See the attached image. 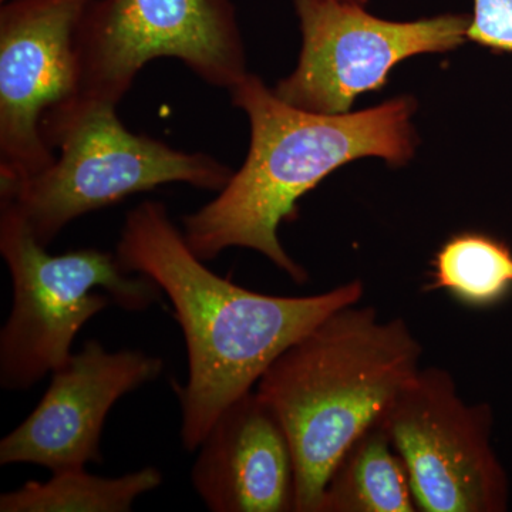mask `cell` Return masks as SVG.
<instances>
[{
	"mask_svg": "<svg viewBox=\"0 0 512 512\" xmlns=\"http://www.w3.org/2000/svg\"><path fill=\"white\" fill-rule=\"evenodd\" d=\"M116 254L128 272L160 286L183 330L188 377L175 392L183 410L181 440L190 453L289 346L365 293L360 281L311 296L242 288L204 265L160 201L141 202L128 212Z\"/></svg>",
	"mask_w": 512,
	"mask_h": 512,
	"instance_id": "1",
	"label": "cell"
},
{
	"mask_svg": "<svg viewBox=\"0 0 512 512\" xmlns=\"http://www.w3.org/2000/svg\"><path fill=\"white\" fill-rule=\"evenodd\" d=\"M229 94L251 126L247 158L214 200L185 215V241L204 262L229 248L252 249L305 284L308 272L279 239L282 222L295 220L303 195L343 165L367 157L409 163L419 144L417 101L400 96L355 113H313L286 103L252 73Z\"/></svg>",
	"mask_w": 512,
	"mask_h": 512,
	"instance_id": "2",
	"label": "cell"
},
{
	"mask_svg": "<svg viewBox=\"0 0 512 512\" xmlns=\"http://www.w3.org/2000/svg\"><path fill=\"white\" fill-rule=\"evenodd\" d=\"M356 305L296 340L256 387L291 446L295 512H319L340 458L421 369V345L404 320L382 322Z\"/></svg>",
	"mask_w": 512,
	"mask_h": 512,
	"instance_id": "3",
	"label": "cell"
},
{
	"mask_svg": "<svg viewBox=\"0 0 512 512\" xmlns=\"http://www.w3.org/2000/svg\"><path fill=\"white\" fill-rule=\"evenodd\" d=\"M37 241L22 212L0 200V254L13 285V306L0 332V384L10 392L35 386L73 355L80 329L111 302L147 311L161 289L128 272L119 256L87 248L52 255Z\"/></svg>",
	"mask_w": 512,
	"mask_h": 512,
	"instance_id": "4",
	"label": "cell"
},
{
	"mask_svg": "<svg viewBox=\"0 0 512 512\" xmlns=\"http://www.w3.org/2000/svg\"><path fill=\"white\" fill-rule=\"evenodd\" d=\"M74 52L76 89L43 119V136L90 107L119 106L141 69L161 57L228 92L249 73L231 0H93Z\"/></svg>",
	"mask_w": 512,
	"mask_h": 512,
	"instance_id": "5",
	"label": "cell"
},
{
	"mask_svg": "<svg viewBox=\"0 0 512 512\" xmlns=\"http://www.w3.org/2000/svg\"><path fill=\"white\" fill-rule=\"evenodd\" d=\"M43 137L56 153L53 164L28 180L0 184V200L22 212L45 247L70 222L130 195L177 183L220 192L234 174L210 154L131 133L113 106L90 107Z\"/></svg>",
	"mask_w": 512,
	"mask_h": 512,
	"instance_id": "6",
	"label": "cell"
},
{
	"mask_svg": "<svg viewBox=\"0 0 512 512\" xmlns=\"http://www.w3.org/2000/svg\"><path fill=\"white\" fill-rule=\"evenodd\" d=\"M379 424L406 467L417 510H507L510 488L491 446L490 406L467 403L446 370L420 369Z\"/></svg>",
	"mask_w": 512,
	"mask_h": 512,
	"instance_id": "7",
	"label": "cell"
},
{
	"mask_svg": "<svg viewBox=\"0 0 512 512\" xmlns=\"http://www.w3.org/2000/svg\"><path fill=\"white\" fill-rule=\"evenodd\" d=\"M302 33L295 70L274 87L286 103L320 114L352 110L357 97L383 89L397 64L446 53L467 40L471 15L446 13L393 22L345 0H292Z\"/></svg>",
	"mask_w": 512,
	"mask_h": 512,
	"instance_id": "8",
	"label": "cell"
},
{
	"mask_svg": "<svg viewBox=\"0 0 512 512\" xmlns=\"http://www.w3.org/2000/svg\"><path fill=\"white\" fill-rule=\"evenodd\" d=\"M93 0H8L0 8V184L45 171L42 121L76 89L74 36Z\"/></svg>",
	"mask_w": 512,
	"mask_h": 512,
	"instance_id": "9",
	"label": "cell"
},
{
	"mask_svg": "<svg viewBox=\"0 0 512 512\" xmlns=\"http://www.w3.org/2000/svg\"><path fill=\"white\" fill-rule=\"evenodd\" d=\"M161 357L141 350L110 352L99 340L52 373L35 410L0 441V464H36L52 473L101 464V433L114 404L161 376Z\"/></svg>",
	"mask_w": 512,
	"mask_h": 512,
	"instance_id": "10",
	"label": "cell"
},
{
	"mask_svg": "<svg viewBox=\"0 0 512 512\" xmlns=\"http://www.w3.org/2000/svg\"><path fill=\"white\" fill-rule=\"evenodd\" d=\"M191 471L212 512H295V466L278 417L256 392L220 414Z\"/></svg>",
	"mask_w": 512,
	"mask_h": 512,
	"instance_id": "11",
	"label": "cell"
},
{
	"mask_svg": "<svg viewBox=\"0 0 512 512\" xmlns=\"http://www.w3.org/2000/svg\"><path fill=\"white\" fill-rule=\"evenodd\" d=\"M409 474L379 423L352 444L333 470L319 512H414Z\"/></svg>",
	"mask_w": 512,
	"mask_h": 512,
	"instance_id": "12",
	"label": "cell"
},
{
	"mask_svg": "<svg viewBox=\"0 0 512 512\" xmlns=\"http://www.w3.org/2000/svg\"><path fill=\"white\" fill-rule=\"evenodd\" d=\"M163 483L156 467L121 477L93 476L86 468L53 473L47 481H28L0 495L2 512H128L141 495Z\"/></svg>",
	"mask_w": 512,
	"mask_h": 512,
	"instance_id": "13",
	"label": "cell"
},
{
	"mask_svg": "<svg viewBox=\"0 0 512 512\" xmlns=\"http://www.w3.org/2000/svg\"><path fill=\"white\" fill-rule=\"evenodd\" d=\"M512 285V251L481 232H460L433 259L427 291H447L464 303L490 305Z\"/></svg>",
	"mask_w": 512,
	"mask_h": 512,
	"instance_id": "14",
	"label": "cell"
},
{
	"mask_svg": "<svg viewBox=\"0 0 512 512\" xmlns=\"http://www.w3.org/2000/svg\"><path fill=\"white\" fill-rule=\"evenodd\" d=\"M467 40L497 53H512V0H473Z\"/></svg>",
	"mask_w": 512,
	"mask_h": 512,
	"instance_id": "15",
	"label": "cell"
},
{
	"mask_svg": "<svg viewBox=\"0 0 512 512\" xmlns=\"http://www.w3.org/2000/svg\"><path fill=\"white\" fill-rule=\"evenodd\" d=\"M345 2L357 3V5L365 6L367 3V0H345Z\"/></svg>",
	"mask_w": 512,
	"mask_h": 512,
	"instance_id": "16",
	"label": "cell"
},
{
	"mask_svg": "<svg viewBox=\"0 0 512 512\" xmlns=\"http://www.w3.org/2000/svg\"><path fill=\"white\" fill-rule=\"evenodd\" d=\"M0 2L5 3L8 2V0H0Z\"/></svg>",
	"mask_w": 512,
	"mask_h": 512,
	"instance_id": "17",
	"label": "cell"
}]
</instances>
